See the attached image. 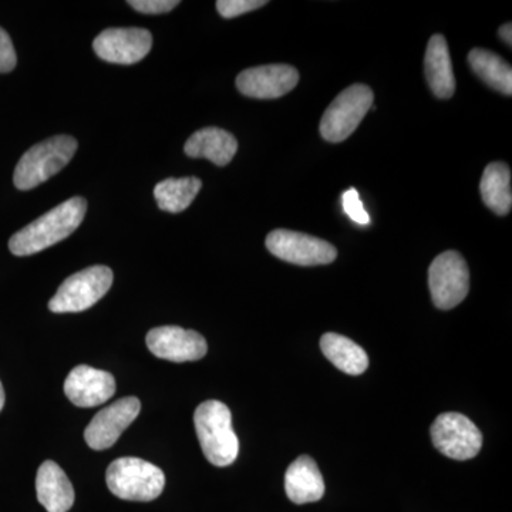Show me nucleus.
<instances>
[{
  "label": "nucleus",
  "mask_w": 512,
  "mask_h": 512,
  "mask_svg": "<svg viewBox=\"0 0 512 512\" xmlns=\"http://www.w3.org/2000/svg\"><path fill=\"white\" fill-rule=\"evenodd\" d=\"M87 211L82 197L70 198L16 232L9 241L13 255L29 256L53 247L80 227Z\"/></svg>",
  "instance_id": "nucleus-1"
},
{
  "label": "nucleus",
  "mask_w": 512,
  "mask_h": 512,
  "mask_svg": "<svg viewBox=\"0 0 512 512\" xmlns=\"http://www.w3.org/2000/svg\"><path fill=\"white\" fill-rule=\"evenodd\" d=\"M194 424L202 453L212 466L228 467L237 460L239 441L228 406L218 400L201 403L195 410Z\"/></svg>",
  "instance_id": "nucleus-2"
},
{
  "label": "nucleus",
  "mask_w": 512,
  "mask_h": 512,
  "mask_svg": "<svg viewBox=\"0 0 512 512\" xmlns=\"http://www.w3.org/2000/svg\"><path fill=\"white\" fill-rule=\"evenodd\" d=\"M77 151V140L72 136H56L36 144L23 154L13 183L20 191H29L60 173L72 161Z\"/></svg>",
  "instance_id": "nucleus-3"
},
{
  "label": "nucleus",
  "mask_w": 512,
  "mask_h": 512,
  "mask_svg": "<svg viewBox=\"0 0 512 512\" xmlns=\"http://www.w3.org/2000/svg\"><path fill=\"white\" fill-rule=\"evenodd\" d=\"M107 487L120 500H156L163 494L165 476L160 467L136 457L117 458L107 468Z\"/></svg>",
  "instance_id": "nucleus-4"
},
{
  "label": "nucleus",
  "mask_w": 512,
  "mask_h": 512,
  "mask_svg": "<svg viewBox=\"0 0 512 512\" xmlns=\"http://www.w3.org/2000/svg\"><path fill=\"white\" fill-rule=\"evenodd\" d=\"M113 285V271L107 266L96 265L77 272L57 289L49 301L53 313L87 311L100 301Z\"/></svg>",
  "instance_id": "nucleus-5"
},
{
  "label": "nucleus",
  "mask_w": 512,
  "mask_h": 512,
  "mask_svg": "<svg viewBox=\"0 0 512 512\" xmlns=\"http://www.w3.org/2000/svg\"><path fill=\"white\" fill-rule=\"evenodd\" d=\"M373 107V92L366 84H353L332 101L320 121V134L329 143H342L355 133Z\"/></svg>",
  "instance_id": "nucleus-6"
},
{
  "label": "nucleus",
  "mask_w": 512,
  "mask_h": 512,
  "mask_svg": "<svg viewBox=\"0 0 512 512\" xmlns=\"http://www.w3.org/2000/svg\"><path fill=\"white\" fill-rule=\"evenodd\" d=\"M429 286L434 305L443 311L456 308L470 291V272L463 256L447 251L430 265Z\"/></svg>",
  "instance_id": "nucleus-7"
},
{
  "label": "nucleus",
  "mask_w": 512,
  "mask_h": 512,
  "mask_svg": "<svg viewBox=\"0 0 512 512\" xmlns=\"http://www.w3.org/2000/svg\"><path fill=\"white\" fill-rule=\"evenodd\" d=\"M434 447L453 460L466 461L480 453L483 434L476 424L460 413L440 414L430 429Z\"/></svg>",
  "instance_id": "nucleus-8"
},
{
  "label": "nucleus",
  "mask_w": 512,
  "mask_h": 512,
  "mask_svg": "<svg viewBox=\"0 0 512 512\" xmlns=\"http://www.w3.org/2000/svg\"><path fill=\"white\" fill-rule=\"evenodd\" d=\"M266 248L276 258L301 266L328 265L338 251L329 242L301 232L275 229L266 237Z\"/></svg>",
  "instance_id": "nucleus-9"
},
{
  "label": "nucleus",
  "mask_w": 512,
  "mask_h": 512,
  "mask_svg": "<svg viewBox=\"0 0 512 512\" xmlns=\"http://www.w3.org/2000/svg\"><path fill=\"white\" fill-rule=\"evenodd\" d=\"M141 412V403L137 397H124L100 410L90 421L84 439L93 450H106L116 444L121 434L128 429Z\"/></svg>",
  "instance_id": "nucleus-10"
},
{
  "label": "nucleus",
  "mask_w": 512,
  "mask_h": 512,
  "mask_svg": "<svg viewBox=\"0 0 512 512\" xmlns=\"http://www.w3.org/2000/svg\"><path fill=\"white\" fill-rule=\"evenodd\" d=\"M148 349L154 356L168 362H195L207 355V340L195 330L180 326H160L151 329L146 338Z\"/></svg>",
  "instance_id": "nucleus-11"
},
{
  "label": "nucleus",
  "mask_w": 512,
  "mask_h": 512,
  "mask_svg": "<svg viewBox=\"0 0 512 512\" xmlns=\"http://www.w3.org/2000/svg\"><path fill=\"white\" fill-rule=\"evenodd\" d=\"M153 47V36L147 29H107L94 39L93 49L104 62L134 64L143 60Z\"/></svg>",
  "instance_id": "nucleus-12"
},
{
  "label": "nucleus",
  "mask_w": 512,
  "mask_h": 512,
  "mask_svg": "<svg viewBox=\"0 0 512 512\" xmlns=\"http://www.w3.org/2000/svg\"><path fill=\"white\" fill-rule=\"evenodd\" d=\"M299 73L288 64H268L252 67L238 74L239 92L251 99L271 100L285 96L295 89Z\"/></svg>",
  "instance_id": "nucleus-13"
},
{
  "label": "nucleus",
  "mask_w": 512,
  "mask_h": 512,
  "mask_svg": "<svg viewBox=\"0 0 512 512\" xmlns=\"http://www.w3.org/2000/svg\"><path fill=\"white\" fill-rule=\"evenodd\" d=\"M116 379L109 372L87 365L74 367L64 382V394L77 407H96L116 393Z\"/></svg>",
  "instance_id": "nucleus-14"
},
{
  "label": "nucleus",
  "mask_w": 512,
  "mask_h": 512,
  "mask_svg": "<svg viewBox=\"0 0 512 512\" xmlns=\"http://www.w3.org/2000/svg\"><path fill=\"white\" fill-rule=\"evenodd\" d=\"M37 501L47 512H67L74 504V488L63 468L47 460L36 474Z\"/></svg>",
  "instance_id": "nucleus-15"
},
{
  "label": "nucleus",
  "mask_w": 512,
  "mask_h": 512,
  "mask_svg": "<svg viewBox=\"0 0 512 512\" xmlns=\"http://www.w3.org/2000/svg\"><path fill=\"white\" fill-rule=\"evenodd\" d=\"M285 491L289 500L298 505L322 500L325 495V481L312 457H298L288 467L285 474Z\"/></svg>",
  "instance_id": "nucleus-16"
},
{
  "label": "nucleus",
  "mask_w": 512,
  "mask_h": 512,
  "mask_svg": "<svg viewBox=\"0 0 512 512\" xmlns=\"http://www.w3.org/2000/svg\"><path fill=\"white\" fill-rule=\"evenodd\" d=\"M238 150L237 138L222 128L208 127L195 131L187 143L184 151L191 158H207L215 165L224 167L231 163Z\"/></svg>",
  "instance_id": "nucleus-17"
},
{
  "label": "nucleus",
  "mask_w": 512,
  "mask_h": 512,
  "mask_svg": "<svg viewBox=\"0 0 512 512\" xmlns=\"http://www.w3.org/2000/svg\"><path fill=\"white\" fill-rule=\"evenodd\" d=\"M427 82L431 92L439 99H450L456 90V77L453 73L450 52H448L447 40L444 36L434 35L427 46L426 57Z\"/></svg>",
  "instance_id": "nucleus-18"
},
{
  "label": "nucleus",
  "mask_w": 512,
  "mask_h": 512,
  "mask_svg": "<svg viewBox=\"0 0 512 512\" xmlns=\"http://www.w3.org/2000/svg\"><path fill=\"white\" fill-rule=\"evenodd\" d=\"M320 349L332 365L350 376L362 375L369 366V356L365 350L338 333H325L320 339Z\"/></svg>",
  "instance_id": "nucleus-19"
},
{
  "label": "nucleus",
  "mask_w": 512,
  "mask_h": 512,
  "mask_svg": "<svg viewBox=\"0 0 512 512\" xmlns=\"http://www.w3.org/2000/svg\"><path fill=\"white\" fill-rule=\"evenodd\" d=\"M484 204L497 215L510 214L512 207L511 171L507 164L491 163L480 184Z\"/></svg>",
  "instance_id": "nucleus-20"
},
{
  "label": "nucleus",
  "mask_w": 512,
  "mask_h": 512,
  "mask_svg": "<svg viewBox=\"0 0 512 512\" xmlns=\"http://www.w3.org/2000/svg\"><path fill=\"white\" fill-rule=\"evenodd\" d=\"M201 187L197 177L167 178L156 185L154 197L160 210L177 214L190 207Z\"/></svg>",
  "instance_id": "nucleus-21"
},
{
  "label": "nucleus",
  "mask_w": 512,
  "mask_h": 512,
  "mask_svg": "<svg viewBox=\"0 0 512 512\" xmlns=\"http://www.w3.org/2000/svg\"><path fill=\"white\" fill-rule=\"evenodd\" d=\"M468 63L474 73L488 86L498 92L511 96L512 69L510 64L490 50L474 49L468 55Z\"/></svg>",
  "instance_id": "nucleus-22"
},
{
  "label": "nucleus",
  "mask_w": 512,
  "mask_h": 512,
  "mask_svg": "<svg viewBox=\"0 0 512 512\" xmlns=\"http://www.w3.org/2000/svg\"><path fill=\"white\" fill-rule=\"evenodd\" d=\"M265 5V0H218L217 10L222 18L232 19Z\"/></svg>",
  "instance_id": "nucleus-23"
},
{
  "label": "nucleus",
  "mask_w": 512,
  "mask_h": 512,
  "mask_svg": "<svg viewBox=\"0 0 512 512\" xmlns=\"http://www.w3.org/2000/svg\"><path fill=\"white\" fill-rule=\"evenodd\" d=\"M342 204L343 210H345L350 220L360 225L369 224V214H367L365 205H363L362 200H360L359 192H357L355 188H350V190L345 191L342 197Z\"/></svg>",
  "instance_id": "nucleus-24"
},
{
  "label": "nucleus",
  "mask_w": 512,
  "mask_h": 512,
  "mask_svg": "<svg viewBox=\"0 0 512 512\" xmlns=\"http://www.w3.org/2000/svg\"><path fill=\"white\" fill-rule=\"evenodd\" d=\"M128 5L146 15H160V13L171 12L175 6L180 5V2L178 0H130Z\"/></svg>",
  "instance_id": "nucleus-25"
},
{
  "label": "nucleus",
  "mask_w": 512,
  "mask_h": 512,
  "mask_svg": "<svg viewBox=\"0 0 512 512\" xmlns=\"http://www.w3.org/2000/svg\"><path fill=\"white\" fill-rule=\"evenodd\" d=\"M18 63L15 47L6 30L0 28V73L12 72Z\"/></svg>",
  "instance_id": "nucleus-26"
},
{
  "label": "nucleus",
  "mask_w": 512,
  "mask_h": 512,
  "mask_svg": "<svg viewBox=\"0 0 512 512\" xmlns=\"http://www.w3.org/2000/svg\"><path fill=\"white\" fill-rule=\"evenodd\" d=\"M498 35H500L501 39L507 43L508 46L512 45V25L511 23H507V25L501 26L500 30H498Z\"/></svg>",
  "instance_id": "nucleus-27"
},
{
  "label": "nucleus",
  "mask_w": 512,
  "mask_h": 512,
  "mask_svg": "<svg viewBox=\"0 0 512 512\" xmlns=\"http://www.w3.org/2000/svg\"><path fill=\"white\" fill-rule=\"evenodd\" d=\"M3 406H5V390H3L2 382H0V412H2Z\"/></svg>",
  "instance_id": "nucleus-28"
}]
</instances>
